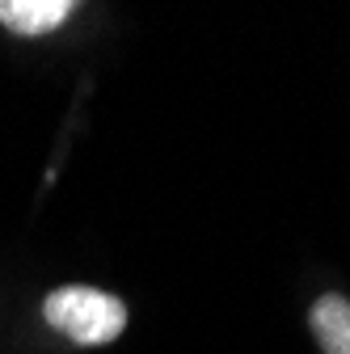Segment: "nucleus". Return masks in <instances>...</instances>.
<instances>
[{
  "mask_svg": "<svg viewBox=\"0 0 350 354\" xmlns=\"http://www.w3.org/2000/svg\"><path fill=\"white\" fill-rule=\"evenodd\" d=\"M42 321L72 346H106L127 329V308L102 287H55L42 299Z\"/></svg>",
  "mask_w": 350,
  "mask_h": 354,
  "instance_id": "obj_1",
  "label": "nucleus"
},
{
  "mask_svg": "<svg viewBox=\"0 0 350 354\" xmlns=\"http://www.w3.org/2000/svg\"><path fill=\"white\" fill-rule=\"evenodd\" d=\"M72 13H76L72 0H0V26L13 30V34H21V38L51 34Z\"/></svg>",
  "mask_w": 350,
  "mask_h": 354,
  "instance_id": "obj_2",
  "label": "nucleus"
},
{
  "mask_svg": "<svg viewBox=\"0 0 350 354\" xmlns=\"http://www.w3.org/2000/svg\"><path fill=\"white\" fill-rule=\"evenodd\" d=\"M308 325L325 354H350V299L342 291H325L313 304Z\"/></svg>",
  "mask_w": 350,
  "mask_h": 354,
  "instance_id": "obj_3",
  "label": "nucleus"
}]
</instances>
